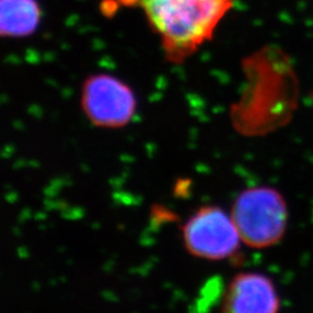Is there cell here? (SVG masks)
<instances>
[{"instance_id":"277c9868","label":"cell","mask_w":313,"mask_h":313,"mask_svg":"<svg viewBox=\"0 0 313 313\" xmlns=\"http://www.w3.org/2000/svg\"><path fill=\"white\" fill-rule=\"evenodd\" d=\"M182 240L189 254L209 261L235 257L242 242L231 214L216 205L201 207L188 218Z\"/></svg>"},{"instance_id":"5b68a950","label":"cell","mask_w":313,"mask_h":313,"mask_svg":"<svg viewBox=\"0 0 313 313\" xmlns=\"http://www.w3.org/2000/svg\"><path fill=\"white\" fill-rule=\"evenodd\" d=\"M281 300L270 277L262 273L237 274L226 287L222 313H280Z\"/></svg>"},{"instance_id":"8992f818","label":"cell","mask_w":313,"mask_h":313,"mask_svg":"<svg viewBox=\"0 0 313 313\" xmlns=\"http://www.w3.org/2000/svg\"><path fill=\"white\" fill-rule=\"evenodd\" d=\"M42 11L37 0H1L0 34L9 39L31 36L39 29Z\"/></svg>"},{"instance_id":"3957f363","label":"cell","mask_w":313,"mask_h":313,"mask_svg":"<svg viewBox=\"0 0 313 313\" xmlns=\"http://www.w3.org/2000/svg\"><path fill=\"white\" fill-rule=\"evenodd\" d=\"M80 107L94 126L122 129L135 118L137 97L122 79L109 73H94L81 86Z\"/></svg>"},{"instance_id":"6da1fadb","label":"cell","mask_w":313,"mask_h":313,"mask_svg":"<svg viewBox=\"0 0 313 313\" xmlns=\"http://www.w3.org/2000/svg\"><path fill=\"white\" fill-rule=\"evenodd\" d=\"M159 37L166 61L182 64L214 39L235 0H136Z\"/></svg>"},{"instance_id":"7a4b0ae2","label":"cell","mask_w":313,"mask_h":313,"mask_svg":"<svg viewBox=\"0 0 313 313\" xmlns=\"http://www.w3.org/2000/svg\"><path fill=\"white\" fill-rule=\"evenodd\" d=\"M231 217L243 245L265 249L283 240L289 223V209L281 192L259 186L239 193L232 204Z\"/></svg>"}]
</instances>
